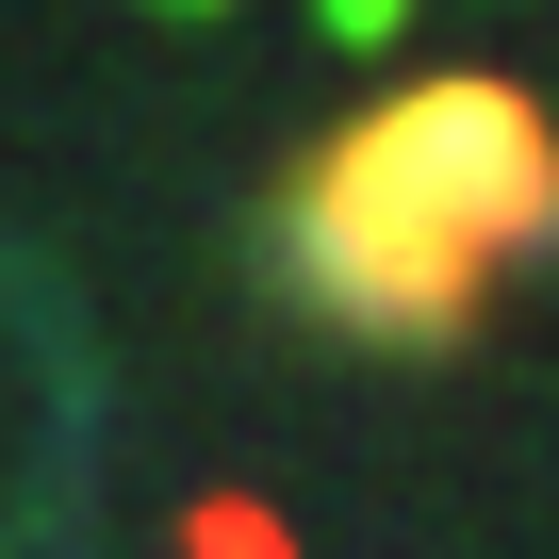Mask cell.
<instances>
[{
    "label": "cell",
    "mask_w": 559,
    "mask_h": 559,
    "mask_svg": "<svg viewBox=\"0 0 559 559\" xmlns=\"http://www.w3.org/2000/svg\"><path fill=\"white\" fill-rule=\"evenodd\" d=\"M559 247V132L526 83H412L379 99L346 148H313L263 214L280 297L346 346H444L477 330V297Z\"/></svg>",
    "instance_id": "cell-1"
},
{
    "label": "cell",
    "mask_w": 559,
    "mask_h": 559,
    "mask_svg": "<svg viewBox=\"0 0 559 559\" xmlns=\"http://www.w3.org/2000/svg\"><path fill=\"white\" fill-rule=\"evenodd\" d=\"M395 17H412V0H330V34H346V50H379Z\"/></svg>",
    "instance_id": "cell-2"
},
{
    "label": "cell",
    "mask_w": 559,
    "mask_h": 559,
    "mask_svg": "<svg viewBox=\"0 0 559 559\" xmlns=\"http://www.w3.org/2000/svg\"><path fill=\"white\" fill-rule=\"evenodd\" d=\"M181 17H198V0H181Z\"/></svg>",
    "instance_id": "cell-3"
}]
</instances>
